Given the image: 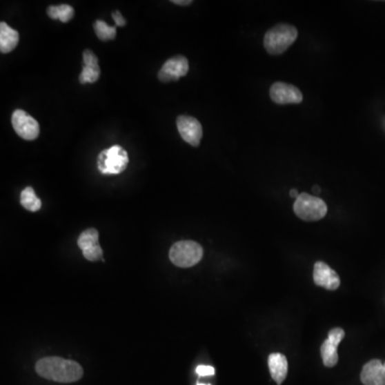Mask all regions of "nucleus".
I'll list each match as a JSON object with an SVG mask.
<instances>
[{
	"label": "nucleus",
	"mask_w": 385,
	"mask_h": 385,
	"mask_svg": "<svg viewBox=\"0 0 385 385\" xmlns=\"http://www.w3.org/2000/svg\"><path fill=\"white\" fill-rule=\"evenodd\" d=\"M39 376L60 383H72L83 377V368L77 362L58 357H43L36 364Z\"/></svg>",
	"instance_id": "nucleus-1"
},
{
	"label": "nucleus",
	"mask_w": 385,
	"mask_h": 385,
	"mask_svg": "<svg viewBox=\"0 0 385 385\" xmlns=\"http://www.w3.org/2000/svg\"><path fill=\"white\" fill-rule=\"evenodd\" d=\"M297 38V30L289 24L276 25L266 31L264 44L270 55H281L293 46Z\"/></svg>",
	"instance_id": "nucleus-2"
},
{
	"label": "nucleus",
	"mask_w": 385,
	"mask_h": 385,
	"mask_svg": "<svg viewBox=\"0 0 385 385\" xmlns=\"http://www.w3.org/2000/svg\"><path fill=\"white\" fill-rule=\"evenodd\" d=\"M204 256L201 245L194 241H180L175 243L169 250V258L179 268L195 266Z\"/></svg>",
	"instance_id": "nucleus-3"
},
{
	"label": "nucleus",
	"mask_w": 385,
	"mask_h": 385,
	"mask_svg": "<svg viewBox=\"0 0 385 385\" xmlns=\"http://www.w3.org/2000/svg\"><path fill=\"white\" fill-rule=\"evenodd\" d=\"M293 211L303 221H315L326 217L328 207L320 198L302 192L295 199Z\"/></svg>",
	"instance_id": "nucleus-4"
},
{
	"label": "nucleus",
	"mask_w": 385,
	"mask_h": 385,
	"mask_svg": "<svg viewBox=\"0 0 385 385\" xmlns=\"http://www.w3.org/2000/svg\"><path fill=\"white\" fill-rule=\"evenodd\" d=\"M128 164V155L121 146H114L103 150L98 157L99 170L104 175H119L126 170Z\"/></svg>",
	"instance_id": "nucleus-5"
},
{
	"label": "nucleus",
	"mask_w": 385,
	"mask_h": 385,
	"mask_svg": "<svg viewBox=\"0 0 385 385\" xmlns=\"http://www.w3.org/2000/svg\"><path fill=\"white\" fill-rule=\"evenodd\" d=\"M12 126L19 137L25 141H34L40 134V126L34 118L21 110L12 114Z\"/></svg>",
	"instance_id": "nucleus-6"
},
{
	"label": "nucleus",
	"mask_w": 385,
	"mask_h": 385,
	"mask_svg": "<svg viewBox=\"0 0 385 385\" xmlns=\"http://www.w3.org/2000/svg\"><path fill=\"white\" fill-rule=\"evenodd\" d=\"M270 97L276 104H299L303 101V95L299 88L290 83L276 81L270 88Z\"/></svg>",
	"instance_id": "nucleus-7"
},
{
	"label": "nucleus",
	"mask_w": 385,
	"mask_h": 385,
	"mask_svg": "<svg viewBox=\"0 0 385 385\" xmlns=\"http://www.w3.org/2000/svg\"><path fill=\"white\" fill-rule=\"evenodd\" d=\"M345 337V330L334 328L328 332V339L321 346V357L326 367H334L338 363L337 347Z\"/></svg>",
	"instance_id": "nucleus-8"
},
{
	"label": "nucleus",
	"mask_w": 385,
	"mask_h": 385,
	"mask_svg": "<svg viewBox=\"0 0 385 385\" xmlns=\"http://www.w3.org/2000/svg\"><path fill=\"white\" fill-rule=\"evenodd\" d=\"M177 126L181 137L192 147L199 146L202 138V126L196 118L180 116L177 119Z\"/></svg>",
	"instance_id": "nucleus-9"
},
{
	"label": "nucleus",
	"mask_w": 385,
	"mask_h": 385,
	"mask_svg": "<svg viewBox=\"0 0 385 385\" xmlns=\"http://www.w3.org/2000/svg\"><path fill=\"white\" fill-rule=\"evenodd\" d=\"M188 72V61L184 56H175L167 60L159 70L157 77L159 81L168 83L171 81H178L181 77H186Z\"/></svg>",
	"instance_id": "nucleus-10"
},
{
	"label": "nucleus",
	"mask_w": 385,
	"mask_h": 385,
	"mask_svg": "<svg viewBox=\"0 0 385 385\" xmlns=\"http://www.w3.org/2000/svg\"><path fill=\"white\" fill-rule=\"evenodd\" d=\"M314 282L317 286L326 288L328 290H336L340 286L339 276L324 261L315 264Z\"/></svg>",
	"instance_id": "nucleus-11"
},
{
	"label": "nucleus",
	"mask_w": 385,
	"mask_h": 385,
	"mask_svg": "<svg viewBox=\"0 0 385 385\" xmlns=\"http://www.w3.org/2000/svg\"><path fill=\"white\" fill-rule=\"evenodd\" d=\"M364 385H385V366L380 359H371L364 365L361 373Z\"/></svg>",
	"instance_id": "nucleus-12"
},
{
	"label": "nucleus",
	"mask_w": 385,
	"mask_h": 385,
	"mask_svg": "<svg viewBox=\"0 0 385 385\" xmlns=\"http://www.w3.org/2000/svg\"><path fill=\"white\" fill-rule=\"evenodd\" d=\"M83 69L79 81L81 83H93L100 79L101 70L99 67L98 57L90 50L83 52Z\"/></svg>",
	"instance_id": "nucleus-13"
},
{
	"label": "nucleus",
	"mask_w": 385,
	"mask_h": 385,
	"mask_svg": "<svg viewBox=\"0 0 385 385\" xmlns=\"http://www.w3.org/2000/svg\"><path fill=\"white\" fill-rule=\"evenodd\" d=\"M268 364L272 378L278 385H281L288 373V361L285 355L282 353H272L269 355Z\"/></svg>",
	"instance_id": "nucleus-14"
},
{
	"label": "nucleus",
	"mask_w": 385,
	"mask_h": 385,
	"mask_svg": "<svg viewBox=\"0 0 385 385\" xmlns=\"http://www.w3.org/2000/svg\"><path fill=\"white\" fill-rule=\"evenodd\" d=\"M19 32L8 26L5 21L0 24V50L3 54L12 52L19 44Z\"/></svg>",
	"instance_id": "nucleus-15"
},
{
	"label": "nucleus",
	"mask_w": 385,
	"mask_h": 385,
	"mask_svg": "<svg viewBox=\"0 0 385 385\" xmlns=\"http://www.w3.org/2000/svg\"><path fill=\"white\" fill-rule=\"evenodd\" d=\"M48 14L50 19L68 23L74 17V9L70 5L50 6L48 9Z\"/></svg>",
	"instance_id": "nucleus-16"
},
{
	"label": "nucleus",
	"mask_w": 385,
	"mask_h": 385,
	"mask_svg": "<svg viewBox=\"0 0 385 385\" xmlns=\"http://www.w3.org/2000/svg\"><path fill=\"white\" fill-rule=\"evenodd\" d=\"M21 205L28 211L36 212L40 210L41 200L37 197L34 188L28 186L21 192Z\"/></svg>",
	"instance_id": "nucleus-17"
},
{
	"label": "nucleus",
	"mask_w": 385,
	"mask_h": 385,
	"mask_svg": "<svg viewBox=\"0 0 385 385\" xmlns=\"http://www.w3.org/2000/svg\"><path fill=\"white\" fill-rule=\"evenodd\" d=\"M79 248L81 250H88L93 248L95 245H99V233L97 229L89 228L81 233L79 240H77Z\"/></svg>",
	"instance_id": "nucleus-18"
},
{
	"label": "nucleus",
	"mask_w": 385,
	"mask_h": 385,
	"mask_svg": "<svg viewBox=\"0 0 385 385\" xmlns=\"http://www.w3.org/2000/svg\"><path fill=\"white\" fill-rule=\"evenodd\" d=\"M95 34L102 41L112 40L117 34L116 27L108 26L103 21H97L95 23Z\"/></svg>",
	"instance_id": "nucleus-19"
},
{
	"label": "nucleus",
	"mask_w": 385,
	"mask_h": 385,
	"mask_svg": "<svg viewBox=\"0 0 385 385\" xmlns=\"http://www.w3.org/2000/svg\"><path fill=\"white\" fill-rule=\"evenodd\" d=\"M83 257L89 261H98V260H103V250L101 248L100 244L95 245L93 248H88V250H83Z\"/></svg>",
	"instance_id": "nucleus-20"
},
{
	"label": "nucleus",
	"mask_w": 385,
	"mask_h": 385,
	"mask_svg": "<svg viewBox=\"0 0 385 385\" xmlns=\"http://www.w3.org/2000/svg\"><path fill=\"white\" fill-rule=\"evenodd\" d=\"M196 373H197L199 377L214 376L215 369H214V367L209 366V365H199V366H197V368H196Z\"/></svg>",
	"instance_id": "nucleus-21"
},
{
	"label": "nucleus",
	"mask_w": 385,
	"mask_h": 385,
	"mask_svg": "<svg viewBox=\"0 0 385 385\" xmlns=\"http://www.w3.org/2000/svg\"><path fill=\"white\" fill-rule=\"evenodd\" d=\"M112 19H114V21L116 23L117 26H126V19L122 17L121 13H120L119 11H116V12L112 13Z\"/></svg>",
	"instance_id": "nucleus-22"
},
{
	"label": "nucleus",
	"mask_w": 385,
	"mask_h": 385,
	"mask_svg": "<svg viewBox=\"0 0 385 385\" xmlns=\"http://www.w3.org/2000/svg\"><path fill=\"white\" fill-rule=\"evenodd\" d=\"M172 3H176V5L179 6H188L192 3V1H190V0H184H184H174Z\"/></svg>",
	"instance_id": "nucleus-23"
},
{
	"label": "nucleus",
	"mask_w": 385,
	"mask_h": 385,
	"mask_svg": "<svg viewBox=\"0 0 385 385\" xmlns=\"http://www.w3.org/2000/svg\"><path fill=\"white\" fill-rule=\"evenodd\" d=\"M290 196L291 197L295 198V199H297V198L299 196V192H297L295 188H293V190H290Z\"/></svg>",
	"instance_id": "nucleus-24"
},
{
	"label": "nucleus",
	"mask_w": 385,
	"mask_h": 385,
	"mask_svg": "<svg viewBox=\"0 0 385 385\" xmlns=\"http://www.w3.org/2000/svg\"><path fill=\"white\" fill-rule=\"evenodd\" d=\"M313 190H314L315 192H317V194L321 192L320 188H319L318 186H314V188H313Z\"/></svg>",
	"instance_id": "nucleus-25"
},
{
	"label": "nucleus",
	"mask_w": 385,
	"mask_h": 385,
	"mask_svg": "<svg viewBox=\"0 0 385 385\" xmlns=\"http://www.w3.org/2000/svg\"><path fill=\"white\" fill-rule=\"evenodd\" d=\"M197 385H210V384H205V383H200V382H198V383H197Z\"/></svg>",
	"instance_id": "nucleus-26"
},
{
	"label": "nucleus",
	"mask_w": 385,
	"mask_h": 385,
	"mask_svg": "<svg viewBox=\"0 0 385 385\" xmlns=\"http://www.w3.org/2000/svg\"><path fill=\"white\" fill-rule=\"evenodd\" d=\"M384 366H385V363H384Z\"/></svg>",
	"instance_id": "nucleus-27"
}]
</instances>
